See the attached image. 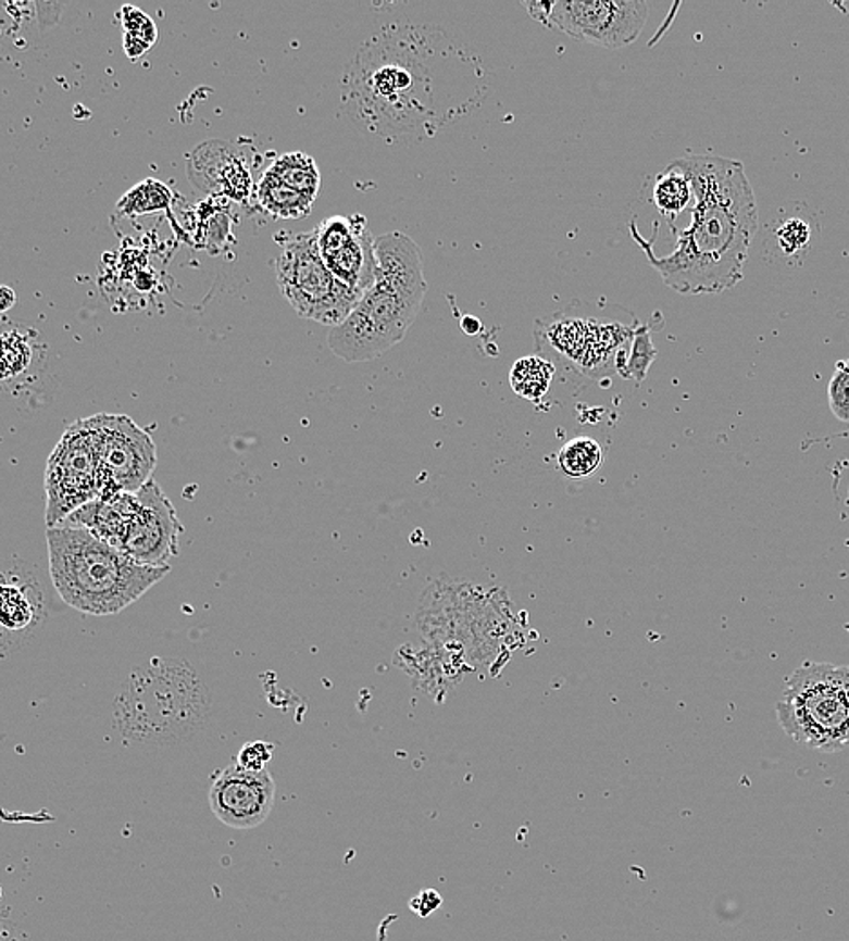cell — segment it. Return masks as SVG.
Returning a JSON list of instances; mask_svg holds the SVG:
<instances>
[{"instance_id":"5bb4252c","label":"cell","mask_w":849,"mask_h":941,"mask_svg":"<svg viewBox=\"0 0 849 941\" xmlns=\"http://www.w3.org/2000/svg\"><path fill=\"white\" fill-rule=\"evenodd\" d=\"M283 184L292 187L310 200H317L320 196L321 176L315 160L304 152H288L277 158L269 168Z\"/></svg>"},{"instance_id":"ffe728a7","label":"cell","mask_w":849,"mask_h":941,"mask_svg":"<svg viewBox=\"0 0 849 941\" xmlns=\"http://www.w3.org/2000/svg\"><path fill=\"white\" fill-rule=\"evenodd\" d=\"M32 363V347L26 336L5 331L2 336V379H15Z\"/></svg>"},{"instance_id":"9c48e42d","label":"cell","mask_w":849,"mask_h":941,"mask_svg":"<svg viewBox=\"0 0 849 941\" xmlns=\"http://www.w3.org/2000/svg\"><path fill=\"white\" fill-rule=\"evenodd\" d=\"M321 260L337 281L359 296L375 283V239L364 216H332L314 228Z\"/></svg>"},{"instance_id":"5b68a950","label":"cell","mask_w":849,"mask_h":941,"mask_svg":"<svg viewBox=\"0 0 849 941\" xmlns=\"http://www.w3.org/2000/svg\"><path fill=\"white\" fill-rule=\"evenodd\" d=\"M276 271L283 296L303 319L336 328L363 299L332 276L321 260L314 230L287 238Z\"/></svg>"},{"instance_id":"e0dca14e","label":"cell","mask_w":849,"mask_h":941,"mask_svg":"<svg viewBox=\"0 0 849 941\" xmlns=\"http://www.w3.org/2000/svg\"><path fill=\"white\" fill-rule=\"evenodd\" d=\"M173 201V192L167 185L157 179H147L136 185L118 201V211L125 216H141L149 212L163 211Z\"/></svg>"},{"instance_id":"6da1fadb","label":"cell","mask_w":849,"mask_h":941,"mask_svg":"<svg viewBox=\"0 0 849 941\" xmlns=\"http://www.w3.org/2000/svg\"><path fill=\"white\" fill-rule=\"evenodd\" d=\"M683 163L692 181L694 205L687 227L676 228L674 250L658 258L636 223H630V234L665 287L685 296L725 292L742 279L759 227L758 201L741 162L692 154Z\"/></svg>"},{"instance_id":"603a6c76","label":"cell","mask_w":849,"mask_h":941,"mask_svg":"<svg viewBox=\"0 0 849 941\" xmlns=\"http://www.w3.org/2000/svg\"><path fill=\"white\" fill-rule=\"evenodd\" d=\"M122 24L125 27V35L138 38L140 42L146 43L149 48H151L152 43L157 42L158 32L154 22L143 11L138 10V8L125 5L124 10H122Z\"/></svg>"},{"instance_id":"8992f818","label":"cell","mask_w":849,"mask_h":941,"mask_svg":"<svg viewBox=\"0 0 849 941\" xmlns=\"http://www.w3.org/2000/svg\"><path fill=\"white\" fill-rule=\"evenodd\" d=\"M46 524L59 527L86 503L100 498V459L91 418L65 429L46 467Z\"/></svg>"},{"instance_id":"277c9868","label":"cell","mask_w":849,"mask_h":941,"mask_svg":"<svg viewBox=\"0 0 849 941\" xmlns=\"http://www.w3.org/2000/svg\"><path fill=\"white\" fill-rule=\"evenodd\" d=\"M786 736L817 752L849 748V665L804 663L786 679L777 703Z\"/></svg>"},{"instance_id":"8fae6325","label":"cell","mask_w":849,"mask_h":941,"mask_svg":"<svg viewBox=\"0 0 849 941\" xmlns=\"http://www.w3.org/2000/svg\"><path fill=\"white\" fill-rule=\"evenodd\" d=\"M276 782L269 771L227 766L212 779L209 804L220 823L233 829H254L271 815Z\"/></svg>"},{"instance_id":"2e32d148","label":"cell","mask_w":849,"mask_h":941,"mask_svg":"<svg viewBox=\"0 0 849 941\" xmlns=\"http://www.w3.org/2000/svg\"><path fill=\"white\" fill-rule=\"evenodd\" d=\"M552 377H554V366L547 359L530 355V357L519 359L514 363L509 374V382L514 393H519L527 401L538 402L549 390Z\"/></svg>"},{"instance_id":"cb8c5ba5","label":"cell","mask_w":849,"mask_h":941,"mask_svg":"<svg viewBox=\"0 0 849 941\" xmlns=\"http://www.w3.org/2000/svg\"><path fill=\"white\" fill-rule=\"evenodd\" d=\"M272 752H274V744H269V742H247L239 750L238 763L236 764L247 771H265L266 764L271 763Z\"/></svg>"},{"instance_id":"ba28073f","label":"cell","mask_w":849,"mask_h":941,"mask_svg":"<svg viewBox=\"0 0 849 941\" xmlns=\"http://www.w3.org/2000/svg\"><path fill=\"white\" fill-rule=\"evenodd\" d=\"M649 4L644 0H557L544 26L601 48L620 49L644 32Z\"/></svg>"},{"instance_id":"44dd1931","label":"cell","mask_w":849,"mask_h":941,"mask_svg":"<svg viewBox=\"0 0 849 941\" xmlns=\"http://www.w3.org/2000/svg\"><path fill=\"white\" fill-rule=\"evenodd\" d=\"M774 236L781 252L788 258L804 254L812 243V228L801 217H788L781 223Z\"/></svg>"},{"instance_id":"484cf974","label":"cell","mask_w":849,"mask_h":941,"mask_svg":"<svg viewBox=\"0 0 849 941\" xmlns=\"http://www.w3.org/2000/svg\"><path fill=\"white\" fill-rule=\"evenodd\" d=\"M16 303V296L10 287L0 288V310L2 312H8V310L13 309Z\"/></svg>"},{"instance_id":"7a4b0ae2","label":"cell","mask_w":849,"mask_h":941,"mask_svg":"<svg viewBox=\"0 0 849 941\" xmlns=\"http://www.w3.org/2000/svg\"><path fill=\"white\" fill-rule=\"evenodd\" d=\"M375 260L374 285L328 336L334 355L347 363L372 361L399 344L426 296L423 254L407 234L388 233L375 239Z\"/></svg>"},{"instance_id":"4fadbf2b","label":"cell","mask_w":849,"mask_h":941,"mask_svg":"<svg viewBox=\"0 0 849 941\" xmlns=\"http://www.w3.org/2000/svg\"><path fill=\"white\" fill-rule=\"evenodd\" d=\"M258 198L261 206L279 219H299L309 216L315 203L314 200L283 184L282 179H277L271 171H266L261 178Z\"/></svg>"},{"instance_id":"30bf717a","label":"cell","mask_w":849,"mask_h":941,"mask_svg":"<svg viewBox=\"0 0 849 941\" xmlns=\"http://www.w3.org/2000/svg\"><path fill=\"white\" fill-rule=\"evenodd\" d=\"M136 492L140 502L138 511L130 518L116 549L143 565H168V560L178 554L184 525L179 524L176 509L157 481H147Z\"/></svg>"},{"instance_id":"4316f807","label":"cell","mask_w":849,"mask_h":941,"mask_svg":"<svg viewBox=\"0 0 849 941\" xmlns=\"http://www.w3.org/2000/svg\"><path fill=\"white\" fill-rule=\"evenodd\" d=\"M460 325H462V330H464L467 336H476V334L480 331V323H478L476 317H464Z\"/></svg>"},{"instance_id":"7402d4cb","label":"cell","mask_w":849,"mask_h":941,"mask_svg":"<svg viewBox=\"0 0 849 941\" xmlns=\"http://www.w3.org/2000/svg\"><path fill=\"white\" fill-rule=\"evenodd\" d=\"M829 410L840 423H849V359L835 366L828 386Z\"/></svg>"},{"instance_id":"7c38bea8","label":"cell","mask_w":849,"mask_h":941,"mask_svg":"<svg viewBox=\"0 0 849 941\" xmlns=\"http://www.w3.org/2000/svg\"><path fill=\"white\" fill-rule=\"evenodd\" d=\"M654 205L661 216L666 219H676L679 214L692 209L694 189L687 167L683 158L674 162L658 174L654 185Z\"/></svg>"},{"instance_id":"ac0fdd59","label":"cell","mask_w":849,"mask_h":941,"mask_svg":"<svg viewBox=\"0 0 849 941\" xmlns=\"http://www.w3.org/2000/svg\"><path fill=\"white\" fill-rule=\"evenodd\" d=\"M2 625L10 630H24L35 622L37 616V605L33 601L32 595L27 592L26 587H21L16 584H8L4 579L2 585Z\"/></svg>"},{"instance_id":"d4e9b609","label":"cell","mask_w":849,"mask_h":941,"mask_svg":"<svg viewBox=\"0 0 849 941\" xmlns=\"http://www.w3.org/2000/svg\"><path fill=\"white\" fill-rule=\"evenodd\" d=\"M440 905H442V896H440L435 889H426V891L419 893L417 896L410 902V907H412L413 913L421 916V918L432 916Z\"/></svg>"},{"instance_id":"3957f363","label":"cell","mask_w":849,"mask_h":941,"mask_svg":"<svg viewBox=\"0 0 849 941\" xmlns=\"http://www.w3.org/2000/svg\"><path fill=\"white\" fill-rule=\"evenodd\" d=\"M49 576L65 605L89 616H113L140 600L171 567L136 562L108 541L78 527H51Z\"/></svg>"},{"instance_id":"52a82bcc","label":"cell","mask_w":849,"mask_h":941,"mask_svg":"<svg viewBox=\"0 0 849 941\" xmlns=\"http://www.w3.org/2000/svg\"><path fill=\"white\" fill-rule=\"evenodd\" d=\"M91 423L100 459V498L140 491L158 464L151 435L124 415H97Z\"/></svg>"},{"instance_id":"d6986e66","label":"cell","mask_w":849,"mask_h":941,"mask_svg":"<svg viewBox=\"0 0 849 941\" xmlns=\"http://www.w3.org/2000/svg\"><path fill=\"white\" fill-rule=\"evenodd\" d=\"M656 352L654 344L650 341V331L647 326H641L634 334L633 348L628 353L627 363L623 364L622 368L617 369L623 375V379H634L641 382L647 377V369L654 361Z\"/></svg>"},{"instance_id":"9a60e30c","label":"cell","mask_w":849,"mask_h":941,"mask_svg":"<svg viewBox=\"0 0 849 941\" xmlns=\"http://www.w3.org/2000/svg\"><path fill=\"white\" fill-rule=\"evenodd\" d=\"M603 466V448L590 437L569 440L558 453V467L571 480H584Z\"/></svg>"}]
</instances>
